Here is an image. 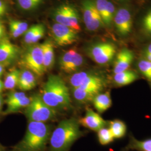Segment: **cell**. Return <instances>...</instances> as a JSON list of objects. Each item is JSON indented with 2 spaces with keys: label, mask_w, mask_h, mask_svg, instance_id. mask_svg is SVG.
<instances>
[{
  "label": "cell",
  "mask_w": 151,
  "mask_h": 151,
  "mask_svg": "<svg viewBox=\"0 0 151 151\" xmlns=\"http://www.w3.org/2000/svg\"><path fill=\"white\" fill-rule=\"evenodd\" d=\"M40 95L44 102L55 110H67L70 108L69 89L59 76H49Z\"/></svg>",
  "instance_id": "obj_1"
},
{
  "label": "cell",
  "mask_w": 151,
  "mask_h": 151,
  "mask_svg": "<svg viewBox=\"0 0 151 151\" xmlns=\"http://www.w3.org/2000/svg\"><path fill=\"white\" fill-rule=\"evenodd\" d=\"M82 135L78 121L74 118L62 120L49 138V151H68Z\"/></svg>",
  "instance_id": "obj_2"
},
{
  "label": "cell",
  "mask_w": 151,
  "mask_h": 151,
  "mask_svg": "<svg viewBox=\"0 0 151 151\" xmlns=\"http://www.w3.org/2000/svg\"><path fill=\"white\" fill-rule=\"evenodd\" d=\"M50 127L42 122H30L18 148L26 151H42L49 140Z\"/></svg>",
  "instance_id": "obj_3"
},
{
  "label": "cell",
  "mask_w": 151,
  "mask_h": 151,
  "mask_svg": "<svg viewBox=\"0 0 151 151\" xmlns=\"http://www.w3.org/2000/svg\"><path fill=\"white\" fill-rule=\"evenodd\" d=\"M30 98V103L25 110V115L30 122L45 123L55 118L57 110L44 103L40 94H34Z\"/></svg>",
  "instance_id": "obj_4"
},
{
  "label": "cell",
  "mask_w": 151,
  "mask_h": 151,
  "mask_svg": "<svg viewBox=\"0 0 151 151\" xmlns=\"http://www.w3.org/2000/svg\"><path fill=\"white\" fill-rule=\"evenodd\" d=\"M21 63L25 69L32 71L37 76L43 75L45 71L42 44L30 45L22 55Z\"/></svg>",
  "instance_id": "obj_5"
},
{
  "label": "cell",
  "mask_w": 151,
  "mask_h": 151,
  "mask_svg": "<svg viewBox=\"0 0 151 151\" xmlns=\"http://www.w3.org/2000/svg\"><path fill=\"white\" fill-rule=\"evenodd\" d=\"M70 83L72 88L81 87L93 89L101 92L106 86L105 80L102 76L90 72H77L70 78Z\"/></svg>",
  "instance_id": "obj_6"
},
{
  "label": "cell",
  "mask_w": 151,
  "mask_h": 151,
  "mask_svg": "<svg viewBox=\"0 0 151 151\" xmlns=\"http://www.w3.org/2000/svg\"><path fill=\"white\" fill-rule=\"evenodd\" d=\"M53 17L57 23L70 27L77 32L81 30L80 15L73 6L60 5L53 12Z\"/></svg>",
  "instance_id": "obj_7"
},
{
  "label": "cell",
  "mask_w": 151,
  "mask_h": 151,
  "mask_svg": "<svg viewBox=\"0 0 151 151\" xmlns=\"http://www.w3.org/2000/svg\"><path fill=\"white\" fill-rule=\"evenodd\" d=\"M89 57L96 63L107 65L110 62L116 53L115 45L110 42H100L92 45L88 49Z\"/></svg>",
  "instance_id": "obj_8"
},
{
  "label": "cell",
  "mask_w": 151,
  "mask_h": 151,
  "mask_svg": "<svg viewBox=\"0 0 151 151\" xmlns=\"http://www.w3.org/2000/svg\"><path fill=\"white\" fill-rule=\"evenodd\" d=\"M81 11L85 25L88 31L96 32L105 26L94 0H82Z\"/></svg>",
  "instance_id": "obj_9"
},
{
  "label": "cell",
  "mask_w": 151,
  "mask_h": 151,
  "mask_svg": "<svg viewBox=\"0 0 151 151\" xmlns=\"http://www.w3.org/2000/svg\"><path fill=\"white\" fill-rule=\"evenodd\" d=\"M84 63L83 56L74 49L66 51L61 55L58 60L60 69L66 73H75Z\"/></svg>",
  "instance_id": "obj_10"
},
{
  "label": "cell",
  "mask_w": 151,
  "mask_h": 151,
  "mask_svg": "<svg viewBox=\"0 0 151 151\" xmlns=\"http://www.w3.org/2000/svg\"><path fill=\"white\" fill-rule=\"evenodd\" d=\"M52 37L58 45L64 47L71 45L77 40V32L70 27L55 23L52 27Z\"/></svg>",
  "instance_id": "obj_11"
},
{
  "label": "cell",
  "mask_w": 151,
  "mask_h": 151,
  "mask_svg": "<svg viewBox=\"0 0 151 151\" xmlns=\"http://www.w3.org/2000/svg\"><path fill=\"white\" fill-rule=\"evenodd\" d=\"M113 22L117 32L125 37L131 32L132 27V16L129 9L126 7H120L116 11Z\"/></svg>",
  "instance_id": "obj_12"
},
{
  "label": "cell",
  "mask_w": 151,
  "mask_h": 151,
  "mask_svg": "<svg viewBox=\"0 0 151 151\" xmlns=\"http://www.w3.org/2000/svg\"><path fill=\"white\" fill-rule=\"evenodd\" d=\"M30 101L31 98L27 97L23 92H10L6 99V109L4 114L7 115L18 112L22 109L27 108Z\"/></svg>",
  "instance_id": "obj_13"
},
{
  "label": "cell",
  "mask_w": 151,
  "mask_h": 151,
  "mask_svg": "<svg viewBox=\"0 0 151 151\" xmlns=\"http://www.w3.org/2000/svg\"><path fill=\"white\" fill-rule=\"evenodd\" d=\"M20 48L4 38L0 40V63L6 65H10L19 57Z\"/></svg>",
  "instance_id": "obj_14"
},
{
  "label": "cell",
  "mask_w": 151,
  "mask_h": 151,
  "mask_svg": "<svg viewBox=\"0 0 151 151\" xmlns=\"http://www.w3.org/2000/svg\"><path fill=\"white\" fill-rule=\"evenodd\" d=\"M80 125L89 129L98 132L105 127L106 122L99 114L91 109H87L84 117L78 120Z\"/></svg>",
  "instance_id": "obj_15"
},
{
  "label": "cell",
  "mask_w": 151,
  "mask_h": 151,
  "mask_svg": "<svg viewBox=\"0 0 151 151\" xmlns=\"http://www.w3.org/2000/svg\"><path fill=\"white\" fill-rule=\"evenodd\" d=\"M134 58L133 52L129 49H122L116 56L114 64V74L128 70Z\"/></svg>",
  "instance_id": "obj_16"
},
{
  "label": "cell",
  "mask_w": 151,
  "mask_h": 151,
  "mask_svg": "<svg viewBox=\"0 0 151 151\" xmlns=\"http://www.w3.org/2000/svg\"><path fill=\"white\" fill-rule=\"evenodd\" d=\"M45 27L43 24H35L28 28L24 34V43L29 45L35 44L42 39L45 34Z\"/></svg>",
  "instance_id": "obj_17"
},
{
  "label": "cell",
  "mask_w": 151,
  "mask_h": 151,
  "mask_svg": "<svg viewBox=\"0 0 151 151\" xmlns=\"http://www.w3.org/2000/svg\"><path fill=\"white\" fill-rule=\"evenodd\" d=\"M37 85L36 75L27 69L20 70L17 86L22 91H29Z\"/></svg>",
  "instance_id": "obj_18"
},
{
  "label": "cell",
  "mask_w": 151,
  "mask_h": 151,
  "mask_svg": "<svg viewBox=\"0 0 151 151\" xmlns=\"http://www.w3.org/2000/svg\"><path fill=\"white\" fill-rule=\"evenodd\" d=\"M101 92L96 90L77 87L72 88V95L76 100L80 103H88L92 101L93 98Z\"/></svg>",
  "instance_id": "obj_19"
},
{
  "label": "cell",
  "mask_w": 151,
  "mask_h": 151,
  "mask_svg": "<svg viewBox=\"0 0 151 151\" xmlns=\"http://www.w3.org/2000/svg\"><path fill=\"white\" fill-rule=\"evenodd\" d=\"M138 78L139 76L135 71L128 70L114 74L113 82L116 86H124L134 82L138 80Z\"/></svg>",
  "instance_id": "obj_20"
},
{
  "label": "cell",
  "mask_w": 151,
  "mask_h": 151,
  "mask_svg": "<svg viewBox=\"0 0 151 151\" xmlns=\"http://www.w3.org/2000/svg\"><path fill=\"white\" fill-rule=\"evenodd\" d=\"M93 104L99 113H103L111 107L112 100L109 91L99 93L93 98Z\"/></svg>",
  "instance_id": "obj_21"
},
{
  "label": "cell",
  "mask_w": 151,
  "mask_h": 151,
  "mask_svg": "<svg viewBox=\"0 0 151 151\" xmlns=\"http://www.w3.org/2000/svg\"><path fill=\"white\" fill-rule=\"evenodd\" d=\"M43 55L44 67L45 71L50 70L54 63V51L53 45L51 41L46 40L42 44Z\"/></svg>",
  "instance_id": "obj_22"
},
{
  "label": "cell",
  "mask_w": 151,
  "mask_h": 151,
  "mask_svg": "<svg viewBox=\"0 0 151 151\" xmlns=\"http://www.w3.org/2000/svg\"><path fill=\"white\" fill-rule=\"evenodd\" d=\"M9 29L11 37L17 38L24 34L28 29L27 22L17 20H10L9 22Z\"/></svg>",
  "instance_id": "obj_23"
},
{
  "label": "cell",
  "mask_w": 151,
  "mask_h": 151,
  "mask_svg": "<svg viewBox=\"0 0 151 151\" xmlns=\"http://www.w3.org/2000/svg\"><path fill=\"white\" fill-rule=\"evenodd\" d=\"M20 70L14 68L10 70L5 77L4 82V88L6 90H13L17 86Z\"/></svg>",
  "instance_id": "obj_24"
},
{
  "label": "cell",
  "mask_w": 151,
  "mask_h": 151,
  "mask_svg": "<svg viewBox=\"0 0 151 151\" xmlns=\"http://www.w3.org/2000/svg\"><path fill=\"white\" fill-rule=\"evenodd\" d=\"M110 130L114 138H120L124 137L127 132V127L124 122L120 120H114L109 122Z\"/></svg>",
  "instance_id": "obj_25"
},
{
  "label": "cell",
  "mask_w": 151,
  "mask_h": 151,
  "mask_svg": "<svg viewBox=\"0 0 151 151\" xmlns=\"http://www.w3.org/2000/svg\"><path fill=\"white\" fill-rule=\"evenodd\" d=\"M44 0H16L18 7L26 12L35 11L43 4Z\"/></svg>",
  "instance_id": "obj_26"
},
{
  "label": "cell",
  "mask_w": 151,
  "mask_h": 151,
  "mask_svg": "<svg viewBox=\"0 0 151 151\" xmlns=\"http://www.w3.org/2000/svg\"><path fill=\"white\" fill-rule=\"evenodd\" d=\"M127 148L139 151H151V139L138 140L132 137Z\"/></svg>",
  "instance_id": "obj_27"
},
{
  "label": "cell",
  "mask_w": 151,
  "mask_h": 151,
  "mask_svg": "<svg viewBox=\"0 0 151 151\" xmlns=\"http://www.w3.org/2000/svg\"><path fill=\"white\" fill-rule=\"evenodd\" d=\"M97 132L99 141L101 145H107L113 141L114 138L109 128L104 127Z\"/></svg>",
  "instance_id": "obj_28"
},
{
  "label": "cell",
  "mask_w": 151,
  "mask_h": 151,
  "mask_svg": "<svg viewBox=\"0 0 151 151\" xmlns=\"http://www.w3.org/2000/svg\"><path fill=\"white\" fill-rule=\"evenodd\" d=\"M115 7L113 3L111 1L108 0L105 11V15L103 20L105 26L110 27L111 24L113 22L114 17L115 16Z\"/></svg>",
  "instance_id": "obj_29"
},
{
  "label": "cell",
  "mask_w": 151,
  "mask_h": 151,
  "mask_svg": "<svg viewBox=\"0 0 151 151\" xmlns=\"http://www.w3.org/2000/svg\"><path fill=\"white\" fill-rule=\"evenodd\" d=\"M138 68L143 75L151 81V62L146 60H141L138 62Z\"/></svg>",
  "instance_id": "obj_30"
},
{
  "label": "cell",
  "mask_w": 151,
  "mask_h": 151,
  "mask_svg": "<svg viewBox=\"0 0 151 151\" xmlns=\"http://www.w3.org/2000/svg\"><path fill=\"white\" fill-rule=\"evenodd\" d=\"M142 27L146 34L151 35V10L144 16L142 21Z\"/></svg>",
  "instance_id": "obj_31"
},
{
  "label": "cell",
  "mask_w": 151,
  "mask_h": 151,
  "mask_svg": "<svg viewBox=\"0 0 151 151\" xmlns=\"http://www.w3.org/2000/svg\"><path fill=\"white\" fill-rule=\"evenodd\" d=\"M7 11V6L5 2L3 0H0V17H2L6 14Z\"/></svg>",
  "instance_id": "obj_32"
},
{
  "label": "cell",
  "mask_w": 151,
  "mask_h": 151,
  "mask_svg": "<svg viewBox=\"0 0 151 151\" xmlns=\"http://www.w3.org/2000/svg\"><path fill=\"white\" fill-rule=\"evenodd\" d=\"M5 32V30L4 26L3 25L2 22H0V40L4 38Z\"/></svg>",
  "instance_id": "obj_33"
},
{
  "label": "cell",
  "mask_w": 151,
  "mask_h": 151,
  "mask_svg": "<svg viewBox=\"0 0 151 151\" xmlns=\"http://www.w3.org/2000/svg\"><path fill=\"white\" fill-rule=\"evenodd\" d=\"M7 65H6L2 63H0V77H1V76L3 75L4 71H5V67Z\"/></svg>",
  "instance_id": "obj_34"
},
{
  "label": "cell",
  "mask_w": 151,
  "mask_h": 151,
  "mask_svg": "<svg viewBox=\"0 0 151 151\" xmlns=\"http://www.w3.org/2000/svg\"><path fill=\"white\" fill-rule=\"evenodd\" d=\"M145 52H146V53H148L149 54H151V43L148 45V47H147V48H146V50H145Z\"/></svg>",
  "instance_id": "obj_35"
},
{
  "label": "cell",
  "mask_w": 151,
  "mask_h": 151,
  "mask_svg": "<svg viewBox=\"0 0 151 151\" xmlns=\"http://www.w3.org/2000/svg\"><path fill=\"white\" fill-rule=\"evenodd\" d=\"M4 88V82L0 80V92L2 91V90Z\"/></svg>",
  "instance_id": "obj_36"
},
{
  "label": "cell",
  "mask_w": 151,
  "mask_h": 151,
  "mask_svg": "<svg viewBox=\"0 0 151 151\" xmlns=\"http://www.w3.org/2000/svg\"><path fill=\"white\" fill-rule=\"evenodd\" d=\"M2 104H3V99H2V97L0 95V111H1V109H2Z\"/></svg>",
  "instance_id": "obj_37"
},
{
  "label": "cell",
  "mask_w": 151,
  "mask_h": 151,
  "mask_svg": "<svg viewBox=\"0 0 151 151\" xmlns=\"http://www.w3.org/2000/svg\"><path fill=\"white\" fill-rule=\"evenodd\" d=\"M0 151H4V150L2 148V147L0 146Z\"/></svg>",
  "instance_id": "obj_38"
},
{
  "label": "cell",
  "mask_w": 151,
  "mask_h": 151,
  "mask_svg": "<svg viewBox=\"0 0 151 151\" xmlns=\"http://www.w3.org/2000/svg\"><path fill=\"white\" fill-rule=\"evenodd\" d=\"M16 151H24V150H20V149H17V150Z\"/></svg>",
  "instance_id": "obj_39"
}]
</instances>
